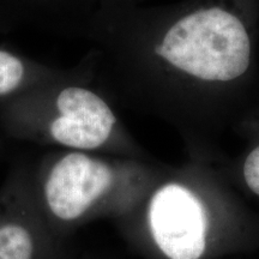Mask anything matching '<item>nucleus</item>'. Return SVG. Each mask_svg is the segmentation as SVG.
Wrapping results in <instances>:
<instances>
[{
	"mask_svg": "<svg viewBox=\"0 0 259 259\" xmlns=\"http://www.w3.org/2000/svg\"><path fill=\"white\" fill-rule=\"evenodd\" d=\"M35 200L48 226L64 238L135 196L136 181L108 162L74 150L30 173Z\"/></svg>",
	"mask_w": 259,
	"mask_h": 259,
	"instance_id": "nucleus-1",
	"label": "nucleus"
},
{
	"mask_svg": "<svg viewBox=\"0 0 259 259\" xmlns=\"http://www.w3.org/2000/svg\"><path fill=\"white\" fill-rule=\"evenodd\" d=\"M155 52L197 78L229 82L250 66L251 42L240 19L212 8L179 19Z\"/></svg>",
	"mask_w": 259,
	"mask_h": 259,
	"instance_id": "nucleus-2",
	"label": "nucleus"
},
{
	"mask_svg": "<svg viewBox=\"0 0 259 259\" xmlns=\"http://www.w3.org/2000/svg\"><path fill=\"white\" fill-rule=\"evenodd\" d=\"M73 239L58 235L38 209L28 171L0 187V259H73Z\"/></svg>",
	"mask_w": 259,
	"mask_h": 259,
	"instance_id": "nucleus-3",
	"label": "nucleus"
},
{
	"mask_svg": "<svg viewBox=\"0 0 259 259\" xmlns=\"http://www.w3.org/2000/svg\"><path fill=\"white\" fill-rule=\"evenodd\" d=\"M145 220L155 247L168 259H199L206 246L208 220L196 194L179 184L151 193Z\"/></svg>",
	"mask_w": 259,
	"mask_h": 259,
	"instance_id": "nucleus-4",
	"label": "nucleus"
},
{
	"mask_svg": "<svg viewBox=\"0 0 259 259\" xmlns=\"http://www.w3.org/2000/svg\"><path fill=\"white\" fill-rule=\"evenodd\" d=\"M56 113L46 134L57 144L73 150H95L112 137L116 119L109 106L90 90L69 87L56 99Z\"/></svg>",
	"mask_w": 259,
	"mask_h": 259,
	"instance_id": "nucleus-5",
	"label": "nucleus"
},
{
	"mask_svg": "<svg viewBox=\"0 0 259 259\" xmlns=\"http://www.w3.org/2000/svg\"><path fill=\"white\" fill-rule=\"evenodd\" d=\"M24 69L21 60L8 52L0 51V95L12 93L23 78Z\"/></svg>",
	"mask_w": 259,
	"mask_h": 259,
	"instance_id": "nucleus-6",
	"label": "nucleus"
},
{
	"mask_svg": "<svg viewBox=\"0 0 259 259\" xmlns=\"http://www.w3.org/2000/svg\"><path fill=\"white\" fill-rule=\"evenodd\" d=\"M244 177L247 186L259 196V147L253 149L246 158Z\"/></svg>",
	"mask_w": 259,
	"mask_h": 259,
	"instance_id": "nucleus-7",
	"label": "nucleus"
},
{
	"mask_svg": "<svg viewBox=\"0 0 259 259\" xmlns=\"http://www.w3.org/2000/svg\"><path fill=\"white\" fill-rule=\"evenodd\" d=\"M73 259H87L85 257H77V254L76 255H74V257H73Z\"/></svg>",
	"mask_w": 259,
	"mask_h": 259,
	"instance_id": "nucleus-8",
	"label": "nucleus"
}]
</instances>
